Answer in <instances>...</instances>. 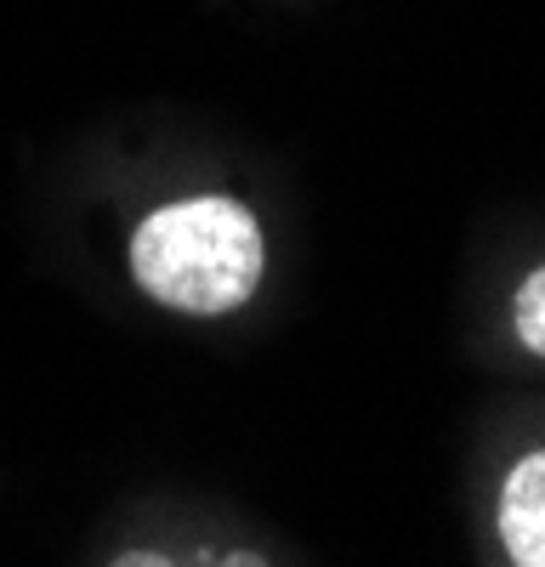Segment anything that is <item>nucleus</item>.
<instances>
[{"instance_id":"7ed1b4c3","label":"nucleus","mask_w":545,"mask_h":567,"mask_svg":"<svg viewBox=\"0 0 545 567\" xmlns=\"http://www.w3.org/2000/svg\"><path fill=\"white\" fill-rule=\"evenodd\" d=\"M512 323H517V341H523L534 358H545V267H534V272L517 284Z\"/></svg>"},{"instance_id":"f257e3e1","label":"nucleus","mask_w":545,"mask_h":567,"mask_svg":"<svg viewBox=\"0 0 545 567\" xmlns=\"http://www.w3.org/2000/svg\"><path fill=\"white\" fill-rule=\"evenodd\" d=\"M261 227L239 199H182L143 216L131 239L136 284L171 312L216 318L256 296L261 284Z\"/></svg>"},{"instance_id":"20e7f679","label":"nucleus","mask_w":545,"mask_h":567,"mask_svg":"<svg viewBox=\"0 0 545 567\" xmlns=\"http://www.w3.org/2000/svg\"><path fill=\"white\" fill-rule=\"evenodd\" d=\"M114 567H176V561H165L160 550H125ZM216 567H272L267 556H256V550H234V556H222Z\"/></svg>"},{"instance_id":"f03ea898","label":"nucleus","mask_w":545,"mask_h":567,"mask_svg":"<svg viewBox=\"0 0 545 567\" xmlns=\"http://www.w3.org/2000/svg\"><path fill=\"white\" fill-rule=\"evenodd\" d=\"M500 545L512 567H545V449L523 454L500 488Z\"/></svg>"}]
</instances>
